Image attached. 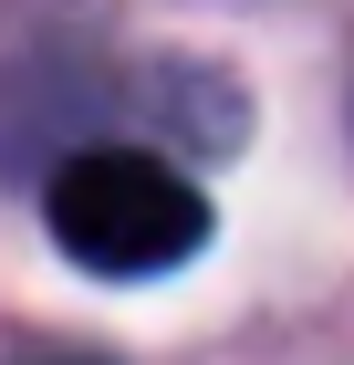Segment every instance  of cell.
Segmentation results:
<instances>
[{"label":"cell","instance_id":"cell-1","mask_svg":"<svg viewBox=\"0 0 354 365\" xmlns=\"http://www.w3.org/2000/svg\"><path fill=\"white\" fill-rule=\"evenodd\" d=\"M42 209H53L63 261H83L94 282L177 272L209 240V198L167 168V157H146V146H83V157H63Z\"/></svg>","mask_w":354,"mask_h":365}]
</instances>
